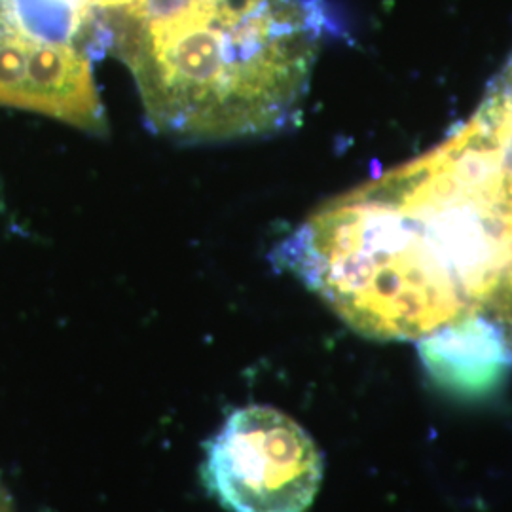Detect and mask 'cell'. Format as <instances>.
I'll return each mask as SVG.
<instances>
[{
	"label": "cell",
	"instance_id": "obj_4",
	"mask_svg": "<svg viewBox=\"0 0 512 512\" xmlns=\"http://www.w3.org/2000/svg\"><path fill=\"white\" fill-rule=\"evenodd\" d=\"M310 433L272 406L234 410L205 444V488L228 512H306L323 482Z\"/></svg>",
	"mask_w": 512,
	"mask_h": 512
},
{
	"label": "cell",
	"instance_id": "obj_1",
	"mask_svg": "<svg viewBox=\"0 0 512 512\" xmlns=\"http://www.w3.org/2000/svg\"><path fill=\"white\" fill-rule=\"evenodd\" d=\"M348 327L480 380L512 366V54L431 152L332 198L274 253Z\"/></svg>",
	"mask_w": 512,
	"mask_h": 512
},
{
	"label": "cell",
	"instance_id": "obj_3",
	"mask_svg": "<svg viewBox=\"0 0 512 512\" xmlns=\"http://www.w3.org/2000/svg\"><path fill=\"white\" fill-rule=\"evenodd\" d=\"M95 63L80 0H0V107L105 135Z\"/></svg>",
	"mask_w": 512,
	"mask_h": 512
},
{
	"label": "cell",
	"instance_id": "obj_5",
	"mask_svg": "<svg viewBox=\"0 0 512 512\" xmlns=\"http://www.w3.org/2000/svg\"><path fill=\"white\" fill-rule=\"evenodd\" d=\"M0 512H12V507H10V499H8V495H6V492H4L2 484H0Z\"/></svg>",
	"mask_w": 512,
	"mask_h": 512
},
{
	"label": "cell",
	"instance_id": "obj_2",
	"mask_svg": "<svg viewBox=\"0 0 512 512\" xmlns=\"http://www.w3.org/2000/svg\"><path fill=\"white\" fill-rule=\"evenodd\" d=\"M97 61L128 69L148 126L219 143L293 126L327 29L313 0H80Z\"/></svg>",
	"mask_w": 512,
	"mask_h": 512
}]
</instances>
